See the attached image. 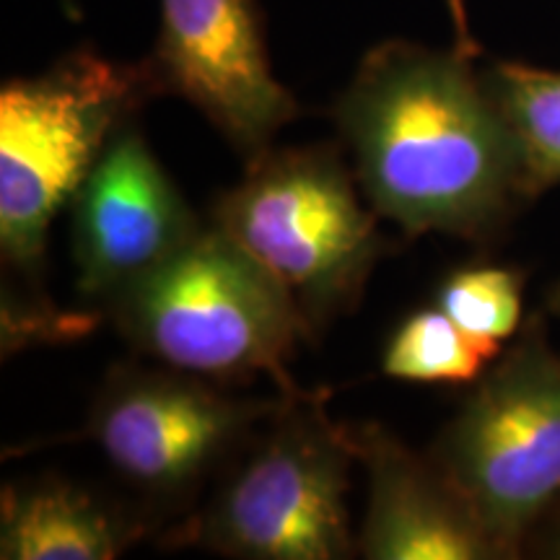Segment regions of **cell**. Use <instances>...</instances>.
Returning a JSON list of instances; mask_svg holds the SVG:
<instances>
[{
  "mask_svg": "<svg viewBox=\"0 0 560 560\" xmlns=\"http://www.w3.org/2000/svg\"><path fill=\"white\" fill-rule=\"evenodd\" d=\"M480 75L516 140L527 198H540L560 185V70L493 60Z\"/></svg>",
  "mask_w": 560,
  "mask_h": 560,
  "instance_id": "cell-12",
  "label": "cell"
},
{
  "mask_svg": "<svg viewBox=\"0 0 560 560\" xmlns=\"http://www.w3.org/2000/svg\"><path fill=\"white\" fill-rule=\"evenodd\" d=\"M545 306H548V312L552 314V317L560 319V280L556 283V289L548 293V304Z\"/></svg>",
  "mask_w": 560,
  "mask_h": 560,
  "instance_id": "cell-17",
  "label": "cell"
},
{
  "mask_svg": "<svg viewBox=\"0 0 560 560\" xmlns=\"http://www.w3.org/2000/svg\"><path fill=\"white\" fill-rule=\"evenodd\" d=\"M283 395L236 400L185 371L120 366L96 395L86 431L132 488L179 501L244 450Z\"/></svg>",
  "mask_w": 560,
  "mask_h": 560,
  "instance_id": "cell-7",
  "label": "cell"
},
{
  "mask_svg": "<svg viewBox=\"0 0 560 560\" xmlns=\"http://www.w3.org/2000/svg\"><path fill=\"white\" fill-rule=\"evenodd\" d=\"M475 60L387 39L335 104L369 206L408 236L488 244L529 202L516 140Z\"/></svg>",
  "mask_w": 560,
  "mask_h": 560,
  "instance_id": "cell-1",
  "label": "cell"
},
{
  "mask_svg": "<svg viewBox=\"0 0 560 560\" xmlns=\"http://www.w3.org/2000/svg\"><path fill=\"white\" fill-rule=\"evenodd\" d=\"M503 353L467 335L439 306L402 319L382 355V371L412 384H475Z\"/></svg>",
  "mask_w": 560,
  "mask_h": 560,
  "instance_id": "cell-13",
  "label": "cell"
},
{
  "mask_svg": "<svg viewBox=\"0 0 560 560\" xmlns=\"http://www.w3.org/2000/svg\"><path fill=\"white\" fill-rule=\"evenodd\" d=\"M535 548L537 556L560 560V506L548 516V522L537 529L535 540H532L529 550Z\"/></svg>",
  "mask_w": 560,
  "mask_h": 560,
  "instance_id": "cell-16",
  "label": "cell"
},
{
  "mask_svg": "<svg viewBox=\"0 0 560 560\" xmlns=\"http://www.w3.org/2000/svg\"><path fill=\"white\" fill-rule=\"evenodd\" d=\"M446 11H450L452 26H454V47L462 52L472 55V58H480V45L478 39L472 37L470 30V16H467V0H444Z\"/></svg>",
  "mask_w": 560,
  "mask_h": 560,
  "instance_id": "cell-15",
  "label": "cell"
},
{
  "mask_svg": "<svg viewBox=\"0 0 560 560\" xmlns=\"http://www.w3.org/2000/svg\"><path fill=\"white\" fill-rule=\"evenodd\" d=\"M132 348L200 380L265 374L296 392L289 363L314 340L285 285L226 231L210 223L170 262L109 306Z\"/></svg>",
  "mask_w": 560,
  "mask_h": 560,
  "instance_id": "cell-2",
  "label": "cell"
},
{
  "mask_svg": "<svg viewBox=\"0 0 560 560\" xmlns=\"http://www.w3.org/2000/svg\"><path fill=\"white\" fill-rule=\"evenodd\" d=\"M325 397L322 389L285 392L206 509L174 527L170 542L244 560L353 556L348 488L355 457L342 423L327 418Z\"/></svg>",
  "mask_w": 560,
  "mask_h": 560,
  "instance_id": "cell-4",
  "label": "cell"
},
{
  "mask_svg": "<svg viewBox=\"0 0 560 560\" xmlns=\"http://www.w3.org/2000/svg\"><path fill=\"white\" fill-rule=\"evenodd\" d=\"M70 202L79 291L107 312L202 229L136 122L109 140Z\"/></svg>",
  "mask_w": 560,
  "mask_h": 560,
  "instance_id": "cell-9",
  "label": "cell"
},
{
  "mask_svg": "<svg viewBox=\"0 0 560 560\" xmlns=\"http://www.w3.org/2000/svg\"><path fill=\"white\" fill-rule=\"evenodd\" d=\"M366 470L359 550L369 560H501L470 503L431 454L408 450L380 423H342Z\"/></svg>",
  "mask_w": 560,
  "mask_h": 560,
  "instance_id": "cell-10",
  "label": "cell"
},
{
  "mask_svg": "<svg viewBox=\"0 0 560 560\" xmlns=\"http://www.w3.org/2000/svg\"><path fill=\"white\" fill-rule=\"evenodd\" d=\"M159 94L190 102L252 161L299 117L276 79L257 0H159V34L145 58Z\"/></svg>",
  "mask_w": 560,
  "mask_h": 560,
  "instance_id": "cell-8",
  "label": "cell"
},
{
  "mask_svg": "<svg viewBox=\"0 0 560 560\" xmlns=\"http://www.w3.org/2000/svg\"><path fill=\"white\" fill-rule=\"evenodd\" d=\"M429 454L501 560L522 558L560 506V353L542 314L475 382Z\"/></svg>",
  "mask_w": 560,
  "mask_h": 560,
  "instance_id": "cell-5",
  "label": "cell"
},
{
  "mask_svg": "<svg viewBox=\"0 0 560 560\" xmlns=\"http://www.w3.org/2000/svg\"><path fill=\"white\" fill-rule=\"evenodd\" d=\"M524 270L467 265L441 280L436 306L470 338L503 348L524 325Z\"/></svg>",
  "mask_w": 560,
  "mask_h": 560,
  "instance_id": "cell-14",
  "label": "cell"
},
{
  "mask_svg": "<svg viewBox=\"0 0 560 560\" xmlns=\"http://www.w3.org/2000/svg\"><path fill=\"white\" fill-rule=\"evenodd\" d=\"M143 532L86 490L47 478L3 490V560H112Z\"/></svg>",
  "mask_w": 560,
  "mask_h": 560,
  "instance_id": "cell-11",
  "label": "cell"
},
{
  "mask_svg": "<svg viewBox=\"0 0 560 560\" xmlns=\"http://www.w3.org/2000/svg\"><path fill=\"white\" fill-rule=\"evenodd\" d=\"M161 96L145 60L115 62L73 50L45 73L0 89V249L32 283L47 231L102 159L109 140Z\"/></svg>",
  "mask_w": 560,
  "mask_h": 560,
  "instance_id": "cell-3",
  "label": "cell"
},
{
  "mask_svg": "<svg viewBox=\"0 0 560 560\" xmlns=\"http://www.w3.org/2000/svg\"><path fill=\"white\" fill-rule=\"evenodd\" d=\"M374 208L327 145L268 149L223 192L213 223L257 257L296 301L314 338L359 304L387 252Z\"/></svg>",
  "mask_w": 560,
  "mask_h": 560,
  "instance_id": "cell-6",
  "label": "cell"
}]
</instances>
